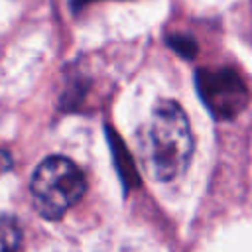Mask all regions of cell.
<instances>
[{"label": "cell", "mask_w": 252, "mask_h": 252, "mask_svg": "<svg viewBox=\"0 0 252 252\" xmlns=\"http://www.w3.org/2000/svg\"><path fill=\"white\" fill-rule=\"evenodd\" d=\"M193 136L183 108L175 100H161L144 130V159L158 181L177 179L189 165Z\"/></svg>", "instance_id": "6da1fadb"}, {"label": "cell", "mask_w": 252, "mask_h": 252, "mask_svg": "<svg viewBox=\"0 0 252 252\" xmlns=\"http://www.w3.org/2000/svg\"><path fill=\"white\" fill-rule=\"evenodd\" d=\"M32 197L37 213L45 219H61L81 201L87 189L83 171L63 156L45 158L33 171Z\"/></svg>", "instance_id": "7a4b0ae2"}, {"label": "cell", "mask_w": 252, "mask_h": 252, "mask_svg": "<svg viewBox=\"0 0 252 252\" xmlns=\"http://www.w3.org/2000/svg\"><path fill=\"white\" fill-rule=\"evenodd\" d=\"M195 83L203 104L217 120H232L248 104V87L242 77L228 67L199 69Z\"/></svg>", "instance_id": "3957f363"}, {"label": "cell", "mask_w": 252, "mask_h": 252, "mask_svg": "<svg viewBox=\"0 0 252 252\" xmlns=\"http://www.w3.org/2000/svg\"><path fill=\"white\" fill-rule=\"evenodd\" d=\"M108 142H110L112 156H114V161H116V169H118V175H120L124 187H136L140 183V177L136 173L132 156L128 154L124 142L116 136V132H112V128H108Z\"/></svg>", "instance_id": "277c9868"}, {"label": "cell", "mask_w": 252, "mask_h": 252, "mask_svg": "<svg viewBox=\"0 0 252 252\" xmlns=\"http://www.w3.org/2000/svg\"><path fill=\"white\" fill-rule=\"evenodd\" d=\"M20 228L18 222L6 215H0V252H18Z\"/></svg>", "instance_id": "5b68a950"}, {"label": "cell", "mask_w": 252, "mask_h": 252, "mask_svg": "<svg viewBox=\"0 0 252 252\" xmlns=\"http://www.w3.org/2000/svg\"><path fill=\"white\" fill-rule=\"evenodd\" d=\"M167 45L175 53H179L181 57H185V59H191L197 53V43H195V39L191 35H181V33L167 35Z\"/></svg>", "instance_id": "8992f818"}, {"label": "cell", "mask_w": 252, "mask_h": 252, "mask_svg": "<svg viewBox=\"0 0 252 252\" xmlns=\"http://www.w3.org/2000/svg\"><path fill=\"white\" fill-rule=\"evenodd\" d=\"M10 167H12V156H10L6 150L0 148V173L8 171Z\"/></svg>", "instance_id": "52a82bcc"}, {"label": "cell", "mask_w": 252, "mask_h": 252, "mask_svg": "<svg viewBox=\"0 0 252 252\" xmlns=\"http://www.w3.org/2000/svg\"><path fill=\"white\" fill-rule=\"evenodd\" d=\"M89 2H94V0H71V6H73L75 10H79V8H83L85 4H89Z\"/></svg>", "instance_id": "ba28073f"}]
</instances>
